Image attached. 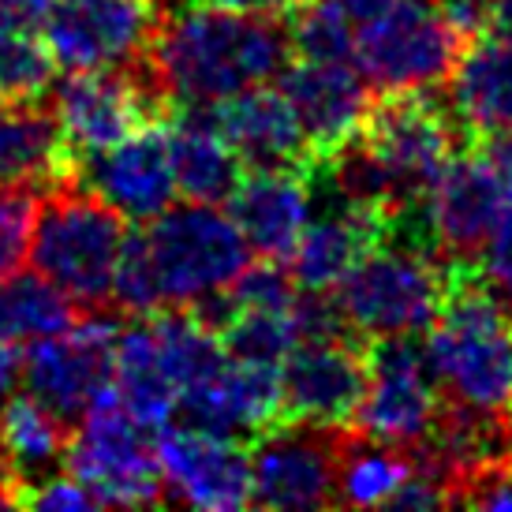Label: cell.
<instances>
[{
    "label": "cell",
    "instance_id": "1",
    "mask_svg": "<svg viewBox=\"0 0 512 512\" xmlns=\"http://www.w3.org/2000/svg\"><path fill=\"white\" fill-rule=\"evenodd\" d=\"M292 53L288 30L266 15H243L195 0L161 19L146 64L169 101L214 105L240 90L270 83Z\"/></svg>",
    "mask_w": 512,
    "mask_h": 512
},
{
    "label": "cell",
    "instance_id": "2",
    "mask_svg": "<svg viewBox=\"0 0 512 512\" xmlns=\"http://www.w3.org/2000/svg\"><path fill=\"white\" fill-rule=\"evenodd\" d=\"M453 154V116L427 90H404L370 101L356 139L318 165L348 199L397 214L412 202H423L427 187Z\"/></svg>",
    "mask_w": 512,
    "mask_h": 512
},
{
    "label": "cell",
    "instance_id": "3",
    "mask_svg": "<svg viewBox=\"0 0 512 512\" xmlns=\"http://www.w3.org/2000/svg\"><path fill=\"white\" fill-rule=\"evenodd\" d=\"M434 382L449 404L512 419V314L483 277L453 273L427 337Z\"/></svg>",
    "mask_w": 512,
    "mask_h": 512
},
{
    "label": "cell",
    "instance_id": "4",
    "mask_svg": "<svg viewBox=\"0 0 512 512\" xmlns=\"http://www.w3.org/2000/svg\"><path fill=\"white\" fill-rule=\"evenodd\" d=\"M128 240L124 217L68 180L38 206L27 255L30 266L64 296L86 311H98L113 296V277Z\"/></svg>",
    "mask_w": 512,
    "mask_h": 512
},
{
    "label": "cell",
    "instance_id": "5",
    "mask_svg": "<svg viewBox=\"0 0 512 512\" xmlns=\"http://www.w3.org/2000/svg\"><path fill=\"white\" fill-rule=\"evenodd\" d=\"M453 273L430 243L382 232L337 285L348 326L363 337L423 333L449 296Z\"/></svg>",
    "mask_w": 512,
    "mask_h": 512
},
{
    "label": "cell",
    "instance_id": "6",
    "mask_svg": "<svg viewBox=\"0 0 512 512\" xmlns=\"http://www.w3.org/2000/svg\"><path fill=\"white\" fill-rule=\"evenodd\" d=\"M131 240L146 262L157 311L195 307L202 299L221 296L251 262L247 236L214 202H191L180 210L169 206Z\"/></svg>",
    "mask_w": 512,
    "mask_h": 512
},
{
    "label": "cell",
    "instance_id": "7",
    "mask_svg": "<svg viewBox=\"0 0 512 512\" xmlns=\"http://www.w3.org/2000/svg\"><path fill=\"white\" fill-rule=\"evenodd\" d=\"M169 109L172 101L157 86L146 60L131 68L72 72L64 83H53L49 94V113L57 120L72 161L124 143L150 124H161Z\"/></svg>",
    "mask_w": 512,
    "mask_h": 512
},
{
    "label": "cell",
    "instance_id": "8",
    "mask_svg": "<svg viewBox=\"0 0 512 512\" xmlns=\"http://www.w3.org/2000/svg\"><path fill=\"white\" fill-rule=\"evenodd\" d=\"M460 49L464 34L438 4L397 0L382 15L359 23L352 60L374 90L404 94L449 83Z\"/></svg>",
    "mask_w": 512,
    "mask_h": 512
},
{
    "label": "cell",
    "instance_id": "9",
    "mask_svg": "<svg viewBox=\"0 0 512 512\" xmlns=\"http://www.w3.org/2000/svg\"><path fill=\"white\" fill-rule=\"evenodd\" d=\"M68 468L79 483L113 509H146L161 505L165 479L150 445V427L124 412L116 397H105L98 408L83 415V427L68 438Z\"/></svg>",
    "mask_w": 512,
    "mask_h": 512
},
{
    "label": "cell",
    "instance_id": "10",
    "mask_svg": "<svg viewBox=\"0 0 512 512\" xmlns=\"http://www.w3.org/2000/svg\"><path fill=\"white\" fill-rule=\"evenodd\" d=\"M363 356H367L370 382L352 427L389 445H404V449L419 445L441 415L427 344L415 341V333L370 337V348Z\"/></svg>",
    "mask_w": 512,
    "mask_h": 512
},
{
    "label": "cell",
    "instance_id": "11",
    "mask_svg": "<svg viewBox=\"0 0 512 512\" xmlns=\"http://www.w3.org/2000/svg\"><path fill=\"white\" fill-rule=\"evenodd\" d=\"M161 0H53L45 45L68 72L131 68L146 60L161 27Z\"/></svg>",
    "mask_w": 512,
    "mask_h": 512
},
{
    "label": "cell",
    "instance_id": "12",
    "mask_svg": "<svg viewBox=\"0 0 512 512\" xmlns=\"http://www.w3.org/2000/svg\"><path fill=\"white\" fill-rule=\"evenodd\" d=\"M341 427L277 419L251 445V505L322 509L337 505Z\"/></svg>",
    "mask_w": 512,
    "mask_h": 512
},
{
    "label": "cell",
    "instance_id": "13",
    "mask_svg": "<svg viewBox=\"0 0 512 512\" xmlns=\"http://www.w3.org/2000/svg\"><path fill=\"white\" fill-rule=\"evenodd\" d=\"M116 318L86 314L72 329L30 344L23 359V382L34 400H42L60 419H83L105 397H113V344Z\"/></svg>",
    "mask_w": 512,
    "mask_h": 512
},
{
    "label": "cell",
    "instance_id": "14",
    "mask_svg": "<svg viewBox=\"0 0 512 512\" xmlns=\"http://www.w3.org/2000/svg\"><path fill=\"white\" fill-rule=\"evenodd\" d=\"M370 370L356 337L299 341L281 363V419L344 427L356 419Z\"/></svg>",
    "mask_w": 512,
    "mask_h": 512
},
{
    "label": "cell",
    "instance_id": "15",
    "mask_svg": "<svg viewBox=\"0 0 512 512\" xmlns=\"http://www.w3.org/2000/svg\"><path fill=\"white\" fill-rule=\"evenodd\" d=\"M505 217V176L486 154H453L423 195L430 243L453 258L486 251Z\"/></svg>",
    "mask_w": 512,
    "mask_h": 512
},
{
    "label": "cell",
    "instance_id": "16",
    "mask_svg": "<svg viewBox=\"0 0 512 512\" xmlns=\"http://www.w3.org/2000/svg\"><path fill=\"white\" fill-rule=\"evenodd\" d=\"M72 184L109 202L120 217L154 221L176 199V172H172L169 139L161 124L131 135L124 143L86 154L72 165Z\"/></svg>",
    "mask_w": 512,
    "mask_h": 512
},
{
    "label": "cell",
    "instance_id": "17",
    "mask_svg": "<svg viewBox=\"0 0 512 512\" xmlns=\"http://www.w3.org/2000/svg\"><path fill=\"white\" fill-rule=\"evenodd\" d=\"M165 498L191 509L232 512L251 505V456L240 441L206 430H165L154 445Z\"/></svg>",
    "mask_w": 512,
    "mask_h": 512
},
{
    "label": "cell",
    "instance_id": "18",
    "mask_svg": "<svg viewBox=\"0 0 512 512\" xmlns=\"http://www.w3.org/2000/svg\"><path fill=\"white\" fill-rule=\"evenodd\" d=\"M281 94L307 131L314 161H326L356 139L370 109V83L348 60H299L281 75Z\"/></svg>",
    "mask_w": 512,
    "mask_h": 512
},
{
    "label": "cell",
    "instance_id": "19",
    "mask_svg": "<svg viewBox=\"0 0 512 512\" xmlns=\"http://www.w3.org/2000/svg\"><path fill=\"white\" fill-rule=\"evenodd\" d=\"M187 427L217 438H251L281 419V367L228 356L221 367L180 397Z\"/></svg>",
    "mask_w": 512,
    "mask_h": 512
},
{
    "label": "cell",
    "instance_id": "20",
    "mask_svg": "<svg viewBox=\"0 0 512 512\" xmlns=\"http://www.w3.org/2000/svg\"><path fill=\"white\" fill-rule=\"evenodd\" d=\"M217 128L251 169H311L314 154L296 109L266 83L217 101Z\"/></svg>",
    "mask_w": 512,
    "mask_h": 512
},
{
    "label": "cell",
    "instance_id": "21",
    "mask_svg": "<svg viewBox=\"0 0 512 512\" xmlns=\"http://www.w3.org/2000/svg\"><path fill=\"white\" fill-rule=\"evenodd\" d=\"M228 217L240 225L251 251L288 258L314 214L307 169H251L228 195Z\"/></svg>",
    "mask_w": 512,
    "mask_h": 512
},
{
    "label": "cell",
    "instance_id": "22",
    "mask_svg": "<svg viewBox=\"0 0 512 512\" xmlns=\"http://www.w3.org/2000/svg\"><path fill=\"white\" fill-rule=\"evenodd\" d=\"M172 172L180 195L191 202H225L240 184L243 161L217 128L210 105H184V113H165Z\"/></svg>",
    "mask_w": 512,
    "mask_h": 512
},
{
    "label": "cell",
    "instance_id": "23",
    "mask_svg": "<svg viewBox=\"0 0 512 512\" xmlns=\"http://www.w3.org/2000/svg\"><path fill=\"white\" fill-rule=\"evenodd\" d=\"M453 120L471 135L494 139L512 131V42L486 34L460 49L449 75Z\"/></svg>",
    "mask_w": 512,
    "mask_h": 512
},
{
    "label": "cell",
    "instance_id": "24",
    "mask_svg": "<svg viewBox=\"0 0 512 512\" xmlns=\"http://www.w3.org/2000/svg\"><path fill=\"white\" fill-rule=\"evenodd\" d=\"M72 165L49 109L0 101V184L53 191L72 180Z\"/></svg>",
    "mask_w": 512,
    "mask_h": 512
},
{
    "label": "cell",
    "instance_id": "25",
    "mask_svg": "<svg viewBox=\"0 0 512 512\" xmlns=\"http://www.w3.org/2000/svg\"><path fill=\"white\" fill-rule=\"evenodd\" d=\"M113 397L143 427L161 430L180 408V389L172 382L154 322L146 314L139 326L116 333L113 344Z\"/></svg>",
    "mask_w": 512,
    "mask_h": 512
},
{
    "label": "cell",
    "instance_id": "26",
    "mask_svg": "<svg viewBox=\"0 0 512 512\" xmlns=\"http://www.w3.org/2000/svg\"><path fill=\"white\" fill-rule=\"evenodd\" d=\"M0 441L12 460V471L19 486L27 490L38 479H45L68 453V419L49 412L42 400L27 397L8 400L0 408ZM23 498V494H19Z\"/></svg>",
    "mask_w": 512,
    "mask_h": 512
},
{
    "label": "cell",
    "instance_id": "27",
    "mask_svg": "<svg viewBox=\"0 0 512 512\" xmlns=\"http://www.w3.org/2000/svg\"><path fill=\"white\" fill-rule=\"evenodd\" d=\"M75 303L42 273H8L0 281V344L19 348L75 326Z\"/></svg>",
    "mask_w": 512,
    "mask_h": 512
},
{
    "label": "cell",
    "instance_id": "28",
    "mask_svg": "<svg viewBox=\"0 0 512 512\" xmlns=\"http://www.w3.org/2000/svg\"><path fill=\"white\" fill-rule=\"evenodd\" d=\"M412 475V453L404 445L344 434L341 464H337V505L348 509H374L389 505L404 479Z\"/></svg>",
    "mask_w": 512,
    "mask_h": 512
},
{
    "label": "cell",
    "instance_id": "29",
    "mask_svg": "<svg viewBox=\"0 0 512 512\" xmlns=\"http://www.w3.org/2000/svg\"><path fill=\"white\" fill-rule=\"evenodd\" d=\"M217 333L232 359L281 367L288 352L299 344L296 303L285 311H228Z\"/></svg>",
    "mask_w": 512,
    "mask_h": 512
},
{
    "label": "cell",
    "instance_id": "30",
    "mask_svg": "<svg viewBox=\"0 0 512 512\" xmlns=\"http://www.w3.org/2000/svg\"><path fill=\"white\" fill-rule=\"evenodd\" d=\"M57 83V60L30 30H0V101L38 105Z\"/></svg>",
    "mask_w": 512,
    "mask_h": 512
},
{
    "label": "cell",
    "instance_id": "31",
    "mask_svg": "<svg viewBox=\"0 0 512 512\" xmlns=\"http://www.w3.org/2000/svg\"><path fill=\"white\" fill-rule=\"evenodd\" d=\"M288 19V42L299 60H352L356 53V23L341 0H303Z\"/></svg>",
    "mask_w": 512,
    "mask_h": 512
},
{
    "label": "cell",
    "instance_id": "32",
    "mask_svg": "<svg viewBox=\"0 0 512 512\" xmlns=\"http://www.w3.org/2000/svg\"><path fill=\"white\" fill-rule=\"evenodd\" d=\"M228 311H285L296 303V281L292 270L281 266V258H258L247 262L243 273L225 288Z\"/></svg>",
    "mask_w": 512,
    "mask_h": 512
},
{
    "label": "cell",
    "instance_id": "33",
    "mask_svg": "<svg viewBox=\"0 0 512 512\" xmlns=\"http://www.w3.org/2000/svg\"><path fill=\"white\" fill-rule=\"evenodd\" d=\"M34 195L30 187L0 184V281L19 270V262L30 251V232H34Z\"/></svg>",
    "mask_w": 512,
    "mask_h": 512
},
{
    "label": "cell",
    "instance_id": "34",
    "mask_svg": "<svg viewBox=\"0 0 512 512\" xmlns=\"http://www.w3.org/2000/svg\"><path fill=\"white\" fill-rule=\"evenodd\" d=\"M19 509H42V512H86L98 509V498L86 490L75 475H45L34 486L23 490Z\"/></svg>",
    "mask_w": 512,
    "mask_h": 512
},
{
    "label": "cell",
    "instance_id": "35",
    "mask_svg": "<svg viewBox=\"0 0 512 512\" xmlns=\"http://www.w3.org/2000/svg\"><path fill=\"white\" fill-rule=\"evenodd\" d=\"M483 285L498 296V303L512 314V232L494 236L483 255Z\"/></svg>",
    "mask_w": 512,
    "mask_h": 512
},
{
    "label": "cell",
    "instance_id": "36",
    "mask_svg": "<svg viewBox=\"0 0 512 512\" xmlns=\"http://www.w3.org/2000/svg\"><path fill=\"white\" fill-rule=\"evenodd\" d=\"M53 0H0V30H30L38 34Z\"/></svg>",
    "mask_w": 512,
    "mask_h": 512
},
{
    "label": "cell",
    "instance_id": "37",
    "mask_svg": "<svg viewBox=\"0 0 512 512\" xmlns=\"http://www.w3.org/2000/svg\"><path fill=\"white\" fill-rule=\"evenodd\" d=\"M202 4H214V8H228V12H243V15L288 19L303 0H202Z\"/></svg>",
    "mask_w": 512,
    "mask_h": 512
},
{
    "label": "cell",
    "instance_id": "38",
    "mask_svg": "<svg viewBox=\"0 0 512 512\" xmlns=\"http://www.w3.org/2000/svg\"><path fill=\"white\" fill-rule=\"evenodd\" d=\"M19 378H23V359H19L15 348H4V344H0V408L12 400Z\"/></svg>",
    "mask_w": 512,
    "mask_h": 512
},
{
    "label": "cell",
    "instance_id": "39",
    "mask_svg": "<svg viewBox=\"0 0 512 512\" xmlns=\"http://www.w3.org/2000/svg\"><path fill=\"white\" fill-rule=\"evenodd\" d=\"M486 157L494 161V169L505 176L512 184V131H501V135H494L490 139V150H486Z\"/></svg>",
    "mask_w": 512,
    "mask_h": 512
},
{
    "label": "cell",
    "instance_id": "40",
    "mask_svg": "<svg viewBox=\"0 0 512 512\" xmlns=\"http://www.w3.org/2000/svg\"><path fill=\"white\" fill-rule=\"evenodd\" d=\"M397 0H341V8L348 15H352V23H367V19H374V15H382L385 8H393Z\"/></svg>",
    "mask_w": 512,
    "mask_h": 512
},
{
    "label": "cell",
    "instance_id": "41",
    "mask_svg": "<svg viewBox=\"0 0 512 512\" xmlns=\"http://www.w3.org/2000/svg\"><path fill=\"white\" fill-rule=\"evenodd\" d=\"M486 27H490V34H498V38L512 42V0H494V4H490Z\"/></svg>",
    "mask_w": 512,
    "mask_h": 512
},
{
    "label": "cell",
    "instance_id": "42",
    "mask_svg": "<svg viewBox=\"0 0 512 512\" xmlns=\"http://www.w3.org/2000/svg\"><path fill=\"white\" fill-rule=\"evenodd\" d=\"M0 509H19V486L0 479Z\"/></svg>",
    "mask_w": 512,
    "mask_h": 512
},
{
    "label": "cell",
    "instance_id": "43",
    "mask_svg": "<svg viewBox=\"0 0 512 512\" xmlns=\"http://www.w3.org/2000/svg\"><path fill=\"white\" fill-rule=\"evenodd\" d=\"M161 4H176V0H161Z\"/></svg>",
    "mask_w": 512,
    "mask_h": 512
},
{
    "label": "cell",
    "instance_id": "44",
    "mask_svg": "<svg viewBox=\"0 0 512 512\" xmlns=\"http://www.w3.org/2000/svg\"><path fill=\"white\" fill-rule=\"evenodd\" d=\"M509 475H512V468H509Z\"/></svg>",
    "mask_w": 512,
    "mask_h": 512
}]
</instances>
